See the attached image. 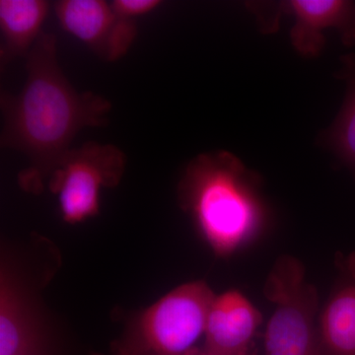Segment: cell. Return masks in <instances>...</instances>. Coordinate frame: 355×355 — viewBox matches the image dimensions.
Returning a JSON list of instances; mask_svg holds the SVG:
<instances>
[{
    "label": "cell",
    "instance_id": "8fae6325",
    "mask_svg": "<svg viewBox=\"0 0 355 355\" xmlns=\"http://www.w3.org/2000/svg\"><path fill=\"white\" fill-rule=\"evenodd\" d=\"M50 3L44 0H1V67L20 55H28L36 43Z\"/></svg>",
    "mask_w": 355,
    "mask_h": 355
},
{
    "label": "cell",
    "instance_id": "7c38bea8",
    "mask_svg": "<svg viewBox=\"0 0 355 355\" xmlns=\"http://www.w3.org/2000/svg\"><path fill=\"white\" fill-rule=\"evenodd\" d=\"M342 62L340 76L347 83V95L329 133V142L336 155L355 172V55H345Z\"/></svg>",
    "mask_w": 355,
    "mask_h": 355
},
{
    "label": "cell",
    "instance_id": "7a4b0ae2",
    "mask_svg": "<svg viewBox=\"0 0 355 355\" xmlns=\"http://www.w3.org/2000/svg\"><path fill=\"white\" fill-rule=\"evenodd\" d=\"M179 198L218 256H229L251 242L265 221L256 178L226 151L193 159L179 184Z\"/></svg>",
    "mask_w": 355,
    "mask_h": 355
},
{
    "label": "cell",
    "instance_id": "6da1fadb",
    "mask_svg": "<svg viewBox=\"0 0 355 355\" xmlns=\"http://www.w3.org/2000/svg\"><path fill=\"white\" fill-rule=\"evenodd\" d=\"M26 67L19 94L1 96V146L25 154L30 165L20 173L21 188L39 193L77 133L106 125L112 105L106 98L72 87L58 65L55 35H40Z\"/></svg>",
    "mask_w": 355,
    "mask_h": 355
},
{
    "label": "cell",
    "instance_id": "4fadbf2b",
    "mask_svg": "<svg viewBox=\"0 0 355 355\" xmlns=\"http://www.w3.org/2000/svg\"><path fill=\"white\" fill-rule=\"evenodd\" d=\"M160 6L159 0H114L111 3L116 15L132 20L153 12Z\"/></svg>",
    "mask_w": 355,
    "mask_h": 355
},
{
    "label": "cell",
    "instance_id": "9c48e42d",
    "mask_svg": "<svg viewBox=\"0 0 355 355\" xmlns=\"http://www.w3.org/2000/svg\"><path fill=\"white\" fill-rule=\"evenodd\" d=\"M0 355H42L38 321L14 273L0 275Z\"/></svg>",
    "mask_w": 355,
    "mask_h": 355
},
{
    "label": "cell",
    "instance_id": "52a82bcc",
    "mask_svg": "<svg viewBox=\"0 0 355 355\" xmlns=\"http://www.w3.org/2000/svg\"><path fill=\"white\" fill-rule=\"evenodd\" d=\"M275 12L291 14L294 25L291 39L295 50L316 57L324 46V33L335 29L343 44L355 46V2L347 0H291Z\"/></svg>",
    "mask_w": 355,
    "mask_h": 355
},
{
    "label": "cell",
    "instance_id": "277c9868",
    "mask_svg": "<svg viewBox=\"0 0 355 355\" xmlns=\"http://www.w3.org/2000/svg\"><path fill=\"white\" fill-rule=\"evenodd\" d=\"M265 293L275 304L266 327V355H330L315 322L316 291L306 282L299 261L279 258L266 279Z\"/></svg>",
    "mask_w": 355,
    "mask_h": 355
},
{
    "label": "cell",
    "instance_id": "ba28073f",
    "mask_svg": "<svg viewBox=\"0 0 355 355\" xmlns=\"http://www.w3.org/2000/svg\"><path fill=\"white\" fill-rule=\"evenodd\" d=\"M261 313L238 291L214 296L207 314L205 349L223 355H249Z\"/></svg>",
    "mask_w": 355,
    "mask_h": 355
},
{
    "label": "cell",
    "instance_id": "5b68a950",
    "mask_svg": "<svg viewBox=\"0 0 355 355\" xmlns=\"http://www.w3.org/2000/svg\"><path fill=\"white\" fill-rule=\"evenodd\" d=\"M125 155L116 146L89 141L70 149L49 177L65 222L80 223L99 214L100 191L120 184Z\"/></svg>",
    "mask_w": 355,
    "mask_h": 355
},
{
    "label": "cell",
    "instance_id": "3957f363",
    "mask_svg": "<svg viewBox=\"0 0 355 355\" xmlns=\"http://www.w3.org/2000/svg\"><path fill=\"white\" fill-rule=\"evenodd\" d=\"M214 294L203 282L177 287L144 310L114 345L116 355H188L205 335Z\"/></svg>",
    "mask_w": 355,
    "mask_h": 355
},
{
    "label": "cell",
    "instance_id": "8992f818",
    "mask_svg": "<svg viewBox=\"0 0 355 355\" xmlns=\"http://www.w3.org/2000/svg\"><path fill=\"white\" fill-rule=\"evenodd\" d=\"M53 9L62 30L107 62L125 55L137 38L135 21L116 15L103 0H60Z\"/></svg>",
    "mask_w": 355,
    "mask_h": 355
},
{
    "label": "cell",
    "instance_id": "30bf717a",
    "mask_svg": "<svg viewBox=\"0 0 355 355\" xmlns=\"http://www.w3.org/2000/svg\"><path fill=\"white\" fill-rule=\"evenodd\" d=\"M320 318V335L330 355H355V254Z\"/></svg>",
    "mask_w": 355,
    "mask_h": 355
},
{
    "label": "cell",
    "instance_id": "5bb4252c",
    "mask_svg": "<svg viewBox=\"0 0 355 355\" xmlns=\"http://www.w3.org/2000/svg\"><path fill=\"white\" fill-rule=\"evenodd\" d=\"M188 355H223L216 354V352H210V350L205 349V347L202 349H196L189 354ZM250 355V354H249Z\"/></svg>",
    "mask_w": 355,
    "mask_h": 355
}]
</instances>
